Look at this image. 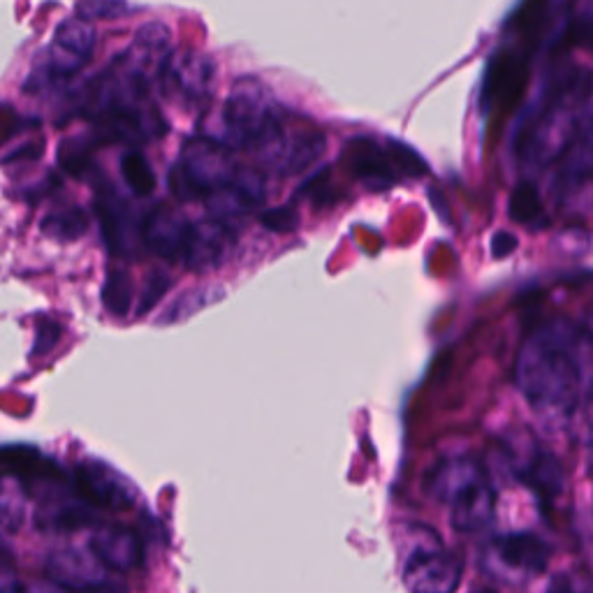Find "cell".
Wrapping results in <instances>:
<instances>
[{"instance_id": "cell-14", "label": "cell", "mask_w": 593, "mask_h": 593, "mask_svg": "<svg viewBox=\"0 0 593 593\" xmlns=\"http://www.w3.org/2000/svg\"><path fill=\"white\" fill-rule=\"evenodd\" d=\"M95 214L109 251L114 255H133L137 239L142 241V223H135L130 204L107 183L98 188Z\"/></svg>"}, {"instance_id": "cell-5", "label": "cell", "mask_w": 593, "mask_h": 593, "mask_svg": "<svg viewBox=\"0 0 593 593\" xmlns=\"http://www.w3.org/2000/svg\"><path fill=\"white\" fill-rule=\"evenodd\" d=\"M95 47H98V35L91 21L82 19L79 14L61 21L51 45L42 51L40 61H35L26 91H40L49 84L79 75L91 63Z\"/></svg>"}, {"instance_id": "cell-21", "label": "cell", "mask_w": 593, "mask_h": 593, "mask_svg": "<svg viewBox=\"0 0 593 593\" xmlns=\"http://www.w3.org/2000/svg\"><path fill=\"white\" fill-rule=\"evenodd\" d=\"M508 214L512 221L519 225H529V228H536L538 223L545 221L543 200H540L538 188L533 183L522 181L519 186H515L510 195Z\"/></svg>"}, {"instance_id": "cell-22", "label": "cell", "mask_w": 593, "mask_h": 593, "mask_svg": "<svg viewBox=\"0 0 593 593\" xmlns=\"http://www.w3.org/2000/svg\"><path fill=\"white\" fill-rule=\"evenodd\" d=\"M121 177L137 197H149L156 190V172L142 151L130 149L121 158Z\"/></svg>"}, {"instance_id": "cell-2", "label": "cell", "mask_w": 593, "mask_h": 593, "mask_svg": "<svg viewBox=\"0 0 593 593\" xmlns=\"http://www.w3.org/2000/svg\"><path fill=\"white\" fill-rule=\"evenodd\" d=\"M429 494L448 505L452 526L457 531L475 533L487 529L494 517V489L485 468L473 457L445 459L431 468L427 480Z\"/></svg>"}, {"instance_id": "cell-28", "label": "cell", "mask_w": 593, "mask_h": 593, "mask_svg": "<svg viewBox=\"0 0 593 593\" xmlns=\"http://www.w3.org/2000/svg\"><path fill=\"white\" fill-rule=\"evenodd\" d=\"M221 297V292H214L211 288H204V290H193L188 292V295L179 297L177 302H174L172 311L167 313L165 320L167 322H179V320H186L193 316L195 311H200L202 306H207L209 302H216V299Z\"/></svg>"}, {"instance_id": "cell-12", "label": "cell", "mask_w": 593, "mask_h": 593, "mask_svg": "<svg viewBox=\"0 0 593 593\" xmlns=\"http://www.w3.org/2000/svg\"><path fill=\"white\" fill-rule=\"evenodd\" d=\"M72 487L93 508L121 512L135 503L133 485L112 466L102 464L98 459H86L75 468Z\"/></svg>"}, {"instance_id": "cell-17", "label": "cell", "mask_w": 593, "mask_h": 593, "mask_svg": "<svg viewBox=\"0 0 593 593\" xmlns=\"http://www.w3.org/2000/svg\"><path fill=\"white\" fill-rule=\"evenodd\" d=\"M91 549L105 563L107 570H116V573L135 570L144 559L142 540L137 538L135 531L123 529V526H105V529L95 531Z\"/></svg>"}, {"instance_id": "cell-18", "label": "cell", "mask_w": 593, "mask_h": 593, "mask_svg": "<svg viewBox=\"0 0 593 593\" xmlns=\"http://www.w3.org/2000/svg\"><path fill=\"white\" fill-rule=\"evenodd\" d=\"M165 77L188 100H204L216 77L214 58L200 51H179L170 58Z\"/></svg>"}, {"instance_id": "cell-30", "label": "cell", "mask_w": 593, "mask_h": 593, "mask_svg": "<svg viewBox=\"0 0 593 593\" xmlns=\"http://www.w3.org/2000/svg\"><path fill=\"white\" fill-rule=\"evenodd\" d=\"M170 285H172V278L167 276L165 272H153L149 276V281H146V288L142 292V297H139L135 316H144L146 311H151L153 306H156L160 299L165 297V292L170 290Z\"/></svg>"}, {"instance_id": "cell-23", "label": "cell", "mask_w": 593, "mask_h": 593, "mask_svg": "<svg viewBox=\"0 0 593 593\" xmlns=\"http://www.w3.org/2000/svg\"><path fill=\"white\" fill-rule=\"evenodd\" d=\"M93 522V512L79 503H56L54 508L42 510L40 517V526L47 531H77Z\"/></svg>"}, {"instance_id": "cell-20", "label": "cell", "mask_w": 593, "mask_h": 593, "mask_svg": "<svg viewBox=\"0 0 593 593\" xmlns=\"http://www.w3.org/2000/svg\"><path fill=\"white\" fill-rule=\"evenodd\" d=\"M89 214L82 207H65L47 214L40 221V232L56 241H77L89 232Z\"/></svg>"}, {"instance_id": "cell-7", "label": "cell", "mask_w": 593, "mask_h": 593, "mask_svg": "<svg viewBox=\"0 0 593 593\" xmlns=\"http://www.w3.org/2000/svg\"><path fill=\"white\" fill-rule=\"evenodd\" d=\"M325 146L327 139L322 130L311 123H290L285 119L283 126L265 144L258 146L255 153H258L262 170L297 174L322 158Z\"/></svg>"}, {"instance_id": "cell-4", "label": "cell", "mask_w": 593, "mask_h": 593, "mask_svg": "<svg viewBox=\"0 0 593 593\" xmlns=\"http://www.w3.org/2000/svg\"><path fill=\"white\" fill-rule=\"evenodd\" d=\"M239 172L241 165L228 144L197 135L186 139L177 165L170 170V190L181 202L209 200L230 188Z\"/></svg>"}, {"instance_id": "cell-3", "label": "cell", "mask_w": 593, "mask_h": 593, "mask_svg": "<svg viewBox=\"0 0 593 593\" xmlns=\"http://www.w3.org/2000/svg\"><path fill=\"white\" fill-rule=\"evenodd\" d=\"M285 119L288 114L265 82H260L258 77H241L232 84L223 102V137L218 142L234 149L255 151L283 126Z\"/></svg>"}, {"instance_id": "cell-13", "label": "cell", "mask_w": 593, "mask_h": 593, "mask_svg": "<svg viewBox=\"0 0 593 593\" xmlns=\"http://www.w3.org/2000/svg\"><path fill=\"white\" fill-rule=\"evenodd\" d=\"M234 244H237V234H234L228 221L209 218V221L190 223L179 265L190 269V272L214 269L230 258Z\"/></svg>"}, {"instance_id": "cell-26", "label": "cell", "mask_w": 593, "mask_h": 593, "mask_svg": "<svg viewBox=\"0 0 593 593\" xmlns=\"http://www.w3.org/2000/svg\"><path fill=\"white\" fill-rule=\"evenodd\" d=\"M297 197H306V200H311L313 207H329V204H334L341 197V193L332 183V170L325 167V170L313 174L311 179H306L302 183V188L297 190Z\"/></svg>"}, {"instance_id": "cell-10", "label": "cell", "mask_w": 593, "mask_h": 593, "mask_svg": "<svg viewBox=\"0 0 593 593\" xmlns=\"http://www.w3.org/2000/svg\"><path fill=\"white\" fill-rule=\"evenodd\" d=\"M343 163L357 181L371 190H387L404 177L390 139L383 144L373 137H353L343 149Z\"/></svg>"}, {"instance_id": "cell-32", "label": "cell", "mask_w": 593, "mask_h": 593, "mask_svg": "<svg viewBox=\"0 0 593 593\" xmlns=\"http://www.w3.org/2000/svg\"><path fill=\"white\" fill-rule=\"evenodd\" d=\"M61 332L63 329L58 322L42 318L38 325V336H35V355H47L56 346L58 339H61Z\"/></svg>"}, {"instance_id": "cell-31", "label": "cell", "mask_w": 593, "mask_h": 593, "mask_svg": "<svg viewBox=\"0 0 593 593\" xmlns=\"http://www.w3.org/2000/svg\"><path fill=\"white\" fill-rule=\"evenodd\" d=\"M547 593H593V584L580 573H561L549 584Z\"/></svg>"}, {"instance_id": "cell-25", "label": "cell", "mask_w": 593, "mask_h": 593, "mask_svg": "<svg viewBox=\"0 0 593 593\" xmlns=\"http://www.w3.org/2000/svg\"><path fill=\"white\" fill-rule=\"evenodd\" d=\"M102 302H105L107 311L114 316H126L130 311V302H133V281L123 269H112L107 274L105 288H102Z\"/></svg>"}, {"instance_id": "cell-9", "label": "cell", "mask_w": 593, "mask_h": 593, "mask_svg": "<svg viewBox=\"0 0 593 593\" xmlns=\"http://www.w3.org/2000/svg\"><path fill=\"white\" fill-rule=\"evenodd\" d=\"M505 455H508L512 473L545 499H554L566 487V473H563L561 461L531 434L505 438Z\"/></svg>"}, {"instance_id": "cell-36", "label": "cell", "mask_w": 593, "mask_h": 593, "mask_svg": "<svg viewBox=\"0 0 593 593\" xmlns=\"http://www.w3.org/2000/svg\"><path fill=\"white\" fill-rule=\"evenodd\" d=\"M480 593H494V591H480Z\"/></svg>"}, {"instance_id": "cell-6", "label": "cell", "mask_w": 593, "mask_h": 593, "mask_svg": "<svg viewBox=\"0 0 593 593\" xmlns=\"http://www.w3.org/2000/svg\"><path fill=\"white\" fill-rule=\"evenodd\" d=\"M93 123V139L100 144H126L137 149L165 137L167 121L151 100L123 102L98 112L89 119Z\"/></svg>"}, {"instance_id": "cell-16", "label": "cell", "mask_w": 593, "mask_h": 593, "mask_svg": "<svg viewBox=\"0 0 593 593\" xmlns=\"http://www.w3.org/2000/svg\"><path fill=\"white\" fill-rule=\"evenodd\" d=\"M190 228L188 218H183L179 211H174L165 204H158L151 209L142 221V241L144 246L158 255V258L179 262L183 241Z\"/></svg>"}, {"instance_id": "cell-33", "label": "cell", "mask_w": 593, "mask_h": 593, "mask_svg": "<svg viewBox=\"0 0 593 593\" xmlns=\"http://www.w3.org/2000/svg\"><path fill=\"white\" fill-rule=\"evenodd\" d=\"M517 246H519V241L512 232H503L501 230L492 237V255L496 260L508 258V255H512L517 251Z\"/></svg>"}, {"instance_id": "cell-11", "label": "cell", "mask_w": 593, "mask_h": 593, "mask_svg": "<svg viewBox=\"0 0 593 593\" xmlns=\"http://www.w3.org/2000/svg\"><path fill=\"white\" fill-rule=\"evenodd\" d=\"M464 566L441 545L415 549L404 566V584L411 593H455L459 589Z\"/></svg>"}, {"instance_id": "cell-8", "label": "cell", "mask_w": 593, "mask_h": 593, "mask_svg": "<svg viewBox=\"0 0 593 593\" xmlns=\"http://www.w3.org/2000/svg\"><path fill=\"white\" fill-rule=\"evenodd\" d=\"M552 559V549L533 533H505L492 540L485 554V566L492 575L508 582H529L543 575Z\"/></svg>"}, {"instance_id": "cell-34", "label": "cell", "mask_w": 593, "mask_h": 593, "mask_svg": "<svg viewBox=\"0 0 593 593\" xmlns=\"http://www.w3.org/2000/svg\"><path fill=\"white\" fill-rule=\"evenodd\" d=\"M42 156V146L40 144H26L21 149L7 153L5 156V165L10 163H26V160H38Z\"/></svg>"}, {"instance_id": "cell-29", "label": "cell", "mask_w": 593, "mask_h": 593, "mask_svg": "<svg viewBox=\"0 0 593 593\" xmlns=\"http://www.w3.org/2000/svg\"><path fill=\"white\" fill-rule=\"evenodd\" d=\"M260 223L272 232L288 234V232H295L299 228V214H297L295 204H283V207L262 211Z\"/></svg>"}, {"instance_id": "cell-27", "label": "cell", "mask_w": 593, "mask_h": 593, "mask_svg": "<svg viewBox=\"0 0 593 593\" xmlns=\"http://www.w3.org/2000/svg\"><path fill=\"white\" fill-rule=\"evenodd\" d=\"M128 10V0H77V14L86 21L119 19Z\"/></svg>"}, {"instance_id": "cell-24", "label": "cell", "mask_w": 593, "mask_h": 593, "mask_svg": "<svg viewBox=\"0 0 593 593\" xmlns=\"http://www.w3.org/2000/svg\"><path fill=\"white\" fill-rule=\"evenodd\" d=\"M95 139H65L58 146V167L70 177H86L93 170L91 151H95Z\"/></svg>"}, {"instance_id": "cell-1", "label": "cell", "mask_w": 593, "mask_h": 593, "mask_svg": "<svg viewBox=\"0 0 593 593\" xmlns=\"http://www.w3.org/2000/svg\"><path fill=\"white\" fill-rule=\"evenodd\" d=\"M584 346L573 325L552 320L533 329L515 364V383L526 404L545 422L568 427L577 401L591 383Z\"/></svg>"}, {"instance_id": "cell-15", "label": "cell", "mask_w": 593, "mask_h": 593, "mask_svg": "<svg viewBox=\"0 0 593 593\" xmlns=\"http://www.w3.org/2000/svg\"><path fill=\"white\" fill-rule=\"evenodd\" d=\"M105 563L95 556L93 549H58L51 552L45 561V573L56 587H63L75 593L93 591L105 587Z\"/></svg>"}, {"instance_id": "cell-35", "label": "cell", "mask_w": 593, "mask_h": 593, "mask_svg": "<svg viewBox=\"0 0 593 593\" xmlns=\"http://www.w3.org/2000/svg\"><path fill=\"white\" fill-rule=\"evenodd\" d=\"M584 334L593 341V306L587 311V316H584Z\"/></svg>"}, {"instance_id": "cell-19", "label": "cell", "mask_w": 593, "mask_h": 593, "mask_svg": "<svg viewBox=\"0 0 593 593\" xmlns=\"http://www.w3.org/2000/svg\"><path fill=\"white\" fill-rule=\"evenodd\" d=\"M5 466L14 478L24 482L28 489L35 487H65L72 482L68 475L63 473V468L56 461L47 459L42 452L33 448H24V445H14V448H5L3 452Z\"/></svg>"}]
</instances>
